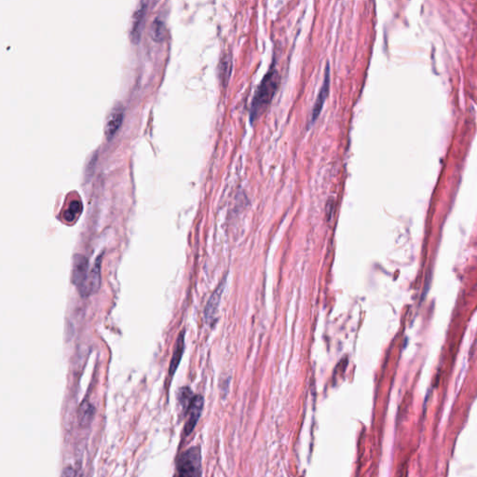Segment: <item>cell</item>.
<instances>
[{
    "label": "cell",
    "instance_id": "obj_1",
    "mask_svg": "<svg viewBox=\"0 0 477 477\" xmlns=\"http://www.w3.org/2000/svg\"><path fill=\"white\" fill-rule=\"evenodd\" d=\"M279 85V75L275 68H270L265 75L254 95L250 110L251 121L257 119L269 106Z\"/></svg>",
    "mask_w": 477,
    "mask_h": 477
},
{
    "label": "cell",
    "instance_id": "obj_2",
    "mask_svg": "<svg viewBox=\"0 0 477 477\" xmlns=\"http://www.w3.org/2000/svg\"><path fill=\"white\" fill-rule=\"evenodd\" d=\"M175 477H202V452L199 446L190 447L182 454Z\"/></svg>",
    "mask_w": 477,
    "mask_h": 477
},
{
    "label": "cell",
    "instance_id": "obj_3",
    "mask_svg": "<svg viewBox=\"0 0 477 477\" xmlns=\"http://www.w3.org/2000/svg\"><path fill=\"white\" fill-rule=\"evenodd\" d=\"M89 263L87 258L82 254H76L73 260L72 280L74 285L78 287L80 294L88 279Z\"/></svg>",
    "mask_w": 477,
    "mask_h": 477
},
{
    "label": "cell",
    "instance_id": "obj_4",
    "mask_svg": "<svg viewBox=\"0 0 477 477\" xmlns=\"http://www.w3.org/2000/svg\"><path fill=\"white\" fill-rule=\"evenodd\" d=\"M204 400L203 396L196 395L192 398L189 406L187 408V420L185 426V435L188 436L197 425L198 420L203 412Z\"/></svg>",
    "mask_w": 477,
    "mask_h": 477
},
{
    "label": "cell",
    "instance_id": "obj_5",
    "mask_svg": "<svg viewBox=\"0 0 477 477\" xmlns=\"http://www.w3.org/2000/svg\"><path fill=\"white\" fill-rule=\"evenodd\" d=\"M329 88H330V68H329V62H327V68H326V72H324V79L323 83L322 85V88L319 92V94L317 96L316 102L314 104V107L312 109V116H311V124L315 122L317 118L322 111V107L324 102L327 100L328 94H329Z\"/></svg>",
    "mask_w": 477,
    "mask_h": 477
},
{
    "label": "cell",
    "instance_id": "obj_6",
    "mask_svg": "<svg viewBox=\"0 0 477 477\" xmlns=\"http://www.w3.org/2000/svg\"><path fill=\"white\" fill-rule=\"evenodd\" d=\"M101 285V258L99 257L94 263L92 270L89 271L88 279L84 286L81 295L90 296L99 290Z\"/></svg>",
    "mask_w": 477,
    "mask_h": 477
},
{
    "label": "cell",
    "instance_id": "obj_7",
    "mask_svg": "<svg viewBox=\"0 0 477 477\" xmlns=\"http://www.w3.org/2000/svg\"><path fill=\"white\" fill-rule=\"evenodd\" d=\"M123 121V110L120 106H115L109 113L105 126H104V134L106 137L110 139L112 138L116 133L119 131L120 126Z\"/></svg>",
    "mask_w": 477,
    "mask_h": 477
},
{
    "label": "cell",
    "instance_id": "obj_8",
    "mask_svg": "<svg viewBox=\"0 0 477 477\" xmlns=\"http://www.w3.org/2000/svg\"><path fill=\"white\" fill-rule=\"evenodd\" d=\"M141 7H139L134 14L133 18V25H132V30H131V36L133 41L136 43L139 41L141 36V26L144 21L145 18V12L146 11V3L141 2Z\"/></svg>",
    "mask_w": 477,
    "mask_h": 477
},
{
    "label": "cell",
    "instance_id": "obj_9",
    "mask_svg": "<svg viewBox=\"0 0 477 477\" xmlns=\"http://www.w3.org/2000/svg\"><path fill=\"white\" fill-rule=\"evenodd\" d=\"M184 349H185V333L182 332L177 338V343L175 346V351L171 357V363H170V367H169V373L171 376L176 373L177 369L178 368V365L180 364Z\"/></svg>",
    "mask_w": 477,
    "mask_h": 477
},
{
    "label": "cell",
    "instance_id": "obj_10",
    "mask_svg": "<svg viewBox=\"0 0 477 477\" xmlns=\"http://www.w3.org/2000/svg\"><path fill=\"white\" fill-rule=\"evenodd\" d=\"M94 405L88 401H84L78 408V420L79 425L81 427H87L91 424L94 420Z\"/></svg>",
    "mask_w": 477,
    "mask_h": 477
},
{
    "label": "cell",
    "instance_id": "obj_11",
    "mask_svg": "<svg viewBox=\"0 0 477 477\" xmlns=\"http://www.w3.org/2000/svg\"><path fill=\"white\" fill-rule=\"evenodd\" d=\"M222 290H223V286H219L218 289L215 290V292L213 293V296H211V298L208 301L207 306L205 309V315H206V319H207L208 321H213V319L214 318V315H215V313L218 311L219 301H220L221 295H222Z\"/></svg>",
    "mask_w": 477,
    "mask_h": 477
},
{
    "label": "cell",
    "instance_id": "obj_12",
    "mask_svg": "<svg viewBox=\"0 0 477 477\" xmlns=\"http://www.w3.org/2000/svg\"><path fill=\"white\" fill-rule=\"evenodd\" d=\"M82 212V204L79 201H73L69 204L68 210L64 212L63 218L64 220L71 223L75 221L77 218L79 216V214Z\"/></svg>",
    "mask_w": 477,
    "mask_h": 477
},
{
    "label": "cell",
    "instance_id": "obj_13",
    "mask_svg": "<svg viewBox=\"0 0 477 477\" xmlns=\"http://www.w3.org/2000/svg\"><path fill=\"white\" fill-rule=\"evenodd\" d=\"M166 34V29L163 21L156 19L151 26V35L155 41L161 42L164 39Z\"/></svg>",
    "mask_w": 477,
    "mask_h": 477
},
{
    "label": "cell",
    "instance_id": "obj_14",
    "mask_svg": "<svg viewBox=\"0 0 477 477\" xmlns=\"http://www.w3.org/2000/svg\"><path fill=\"white\" fill-rule=\"evenodd\" d=\"M231 59L228 56L222 59L220 62V78L223 83H227L228 81V78L230 77V72H231Z\"/></svg>",
    "mask_w": 477,
    "mask_h": 477
},
{
    "label": "cell",
    "instance_id": "obj_15",
    "mask_svg": "<svg viewBox=\"0 0 477 477\" xmlns=\"http://www.w3.org/2000/svg\"><path fill=\"white\" fill-rule=\"evenodd\" d=\"M74 476V471L72 467L68 466L62 470L61 477H73Z\"/></svg>",
    "mask_w": 477,
    "mask_h": 477
}]
</instances>
